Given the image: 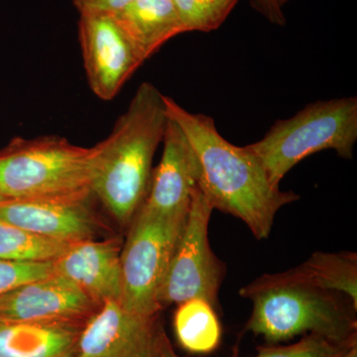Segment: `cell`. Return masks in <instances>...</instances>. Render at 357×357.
I'll return each mask as SVG.
<instances>
[{
	"label": "cell",
	"instance_id": "20",
	"mask_svg": "<svg viewBox=\"0 0 357 357\" xmlns=\"http://www.w3.org/2000/svg\"><path fill=\"white\" fill-rule=\"evenodd\" d=\"M356 344H340L316 335H307L297 344L263 347L255 357H342Z\"/></svg>",
	"mask_w": 357,
	"mask_h": 357
},
{
	"label": "cell",
	"instance_id": "15",
	"mask_svg": "<svg viewBox=\"0 0 357 357\" xmlns=\"http://www.w3.org/2000/svg\"><path fill=\"white\" fill-rule=\"evenodd\" d=\"M112 16L143 62L185 33L172 0H133Z\"/></svg>",
	"mask_w": 357,
	"mask_h": 357
},
{
	"label": "cell",
	"instance_id": "22",
	"mask_svg": "<svg viewBox=\"0 0 357 357\" xmlns=\"http://www.w3.org/2000/svg\"><path fill=\"white\" fill-rule=\"evenodd\" d=\"M133 0H73L81 15H112Z\"/></svg>",
	"mask_w": 357,
	"mask_h": 357
},
{
	"label": "cell",
	"instance_id": "4",
	"mask_svg": "<svg viewBox=\"0 0 357 357\" xmlns=\"http://www.w3.org/2000/svg\"><path fill=\"white\" fill-rule=\"evenodd\" d=\"M95 148L59 135L14 137L0 149V198H61L91 191Z\"/></svg>",
	"mask_w": 357,
	"mask_h": 357
},
{
	"label": "cell",
	"instance_id": "9",
	"mask_svg": "<svg viewBox=\"0 0 357 357\" xmlns=\"http://www.w3.org/2000/svg\"><path fill=\"white\" fill-rule=\"evenodd\" d=\"M79 39L89 89L114 100L144 62L112 15L79 16Z\"/></svg>",
	"mask_w": 357,
	"mask_h": 357
},
{
	"label": "cell",
	"instance_id": "26",
	"mask_svg": "<svg viewBox=\"0 0 357 357\" xmlns=\"http://www.w3.org/2000/svg\"><path fill=\"white\" fill-rule=\"evenodd\" d=\"M288 1H289V0H279V2H280V4L282 6H283L284 4H285L286 2H288Z\"/></svg>",
	"mask_w": 357,
	"mask_h": 357
},
{
	"label": "cell",
	"instance_id": "17",
	"mask_svg": "<svg viewBox=\"0 0 357 357\" xmlns=\"http://www.w3.org/2000/svg\"><path fill=\"white\" fill-rule=\"evenodd\" d=\"M174 328L178 344L192 354H208L220 344V321L215 307L206 301L192 299L178 305Z\"/></svg>",
	"mask_w": 357,
	"mask_h": 357
},
{
	"label": "cell",
	"instance_id": "13",
	"mask_svg": "<svg viewBox=\"0 0 357 357\" xmlns=\"http://www.w3.org/2000/svg\"><path fill=\"white\" fill-rule=\"evenodd\" d=\"M122 244L119 238L74 243L53 262V273L72 282L100 306L121 302Z\"/></svg>",
	"mask_w": 357,
	"mask_h": 357
},
{
	"label": "cell",
	"instance_id": "7",
	"mask_svg": "<svg viewBox=\"0 0 357 357\" xmlns=\"http://www.w3.org/2000/svg\"><path fill=\"white\" fill-rule=\"evenodd\" d=\"M213 208L199 185L158 294L160 306L202 299L217 307L225 264L211 250L208 225Z\"/></svg>",
	"mask_w": 357,
	"mask_h": 357
},
{
	"label": "cell",
	"instance_id": "1",
	"mask_svg": "<svg viewBox=\"0 0 357 357\" xmlns=\"http://www.w3.org/2000/svg\"><path fill=\"white\" fill-rule=\"evenodd\" d=\"M168 116L180 126L201 166L199 188L211 208L243 220L256 238H268L280 208L300 199L282 191L259 160L218 132L213 117L192 114L164 95Z\"/></svg>",
	"mask_w": 357,
	"mask_h": 357
},
{
	"label": "cell",
	"instance_id": "12",
	"mask_svg": "<svg viewBox=\"0 0 357 357\" xmlns=\"http://www.w3.org/2000/svg\"><path fill=\"white\" fill-rule=\"evenodd\" d=\"M100 307L72 282L53 273L0 296V321H88Z\"/></svg>",
	"mask_w": 357,
	"mask_h": 357
},
{
	"label": "cell",
	"instance_id": "18",
	"mask_svg": "<svg viewBox=\"0 0 357 357\" xmlns=\"http://www.w3.org/2000/svg\"><path fill=\"white\" fill-rule=\"evenodd\" d=\"M73 244L0 222V259L18 263L54 262Z\"/></svg>",
	"mask_w": 357,
	"mask_h": 357
},
{
	"label": "cell",
	"instance_id": "11",
	"mask_svg": "<svg viewBox=\"0 0 357 357\" xmlns=\"http://www.w3.org/2000/svg\"><path fill=\"white\" fill-rule=\"evenodd\" d=\"M163 143L161 161L152 172L141 208L160 217L185 218L199 185L201 166L182 129L170 117Z\"/></svg>",
	"mask_w": 357,
	"mask_h": 357
},
{
	"label": "cell",
	"instance_id": "6",
	"mask_svg": "<svg viewBox=\"0 0 357 357\" xmlns=\"http://www.w3.org/2000/svg\"><path fill=\"white\" fill-rule=\"evenodd\" d=\"M185 218H167L140 208L122 244L121 305L140 316H156L158 294Z\"/></svg>",
	"mask_w": 357,
	"mask_h": 357
},
{
	"label": "cell",
	"instance_id": "24",
	"mask_svg": "<svg viewBox=\"0 0 357 357\" xmlns=\"http://www.w3.org/2000/svg\"><path fill=\"white\" fill-rule=\"evenodd\" d=\"M342 357H357V345L352 347Z\"/></svg>",
	"mask_w": 357,
	"mask_h": 357
},
{
	"label": "cell",
	"instance_id": "27",
	"mask_svg": "<svg viewBox=\"0 0 357 357\" xmlns=\"http://www.w3.org/2000/svg\"><path fill=\"white\" fill-rule=\"evenodd\" d=\"M0 199H1V198H0Z\"/></svg>",
	"mask_w": 357,
	"mask_h": 357
},
{
	"label": "cell",
	"instance_id": "2",
	"mask_svg": "<svg viewBox=\"0 0 357 357\" xmlns=\"http://www.w3.org/2000/svg\"><path fill=\"white\" fill-rule=\"evenodd\" d=\"M168 121L163 93L144 82L109 135L93 146L91 191L121 227H129L144 203Z\"/></svg>",
	"mask_w": 357,
	"mask_h": 357
},
{
	"label": "cell",
	"instance_id": "21",
	"mask_svg": "<svg viewBox=\"0 0 357 357\" xmlns=\"http://www.w3.org/2000/svg\"><path fill=\"white\" fill-rule=\"evenodd\" d=\"M53 274V262L18 263L0 259V296L8 291Z\"/></svg>",
	"mask_w": 357,
	"mask_h": 357
},
{
	"label": "cell",
	"instance_id": "10",
	"mask_svg": "<svg viewBox=\"0 0 357 357\" xmlns=\"http://www.w3.org/2000/svg\"><path fill=\"white\" fill-rule=\"evenodd\" d=\"M93 191L61 198L0 199V222L66 243L95 238L100 220Z\"/></svg>",
	"mask_w": 357,
	"mask_h": 357
},
{
	"label": "cell",
	"instance_id": "8",
	"mask_svg": "<svg viewBox=\"0 0 357 357\" xmlns=\"http://www.w3.org/2000/svg\"><path fill=\"white\" fill-rule=\"evenodd\" d=\"M170 347L159 314L140 316L109 301L84 326L74 357H164Z\"/></svg>",
	"mask_w": 357,
	"mask_h": 357
},
{
	"label": "cell",
	"instance_id": "3",
	"mask_svg": "<svg viewBox=\"0 0 357 357\" xmlns=\"http://www.w3.org/2000/svg\"><path fill=\"white\" fill-rule=\"evenodd\" d=\"M239 295L253 302L248 330L270 344L301 335L357 344V305L344 293L293 280L283 272L256 279Z\"/></svg>",
	"mask_w": 357,
	"mask_h": 357
},
{
	"label": "cell",
	"instance_id": "16",
	"mask_svg": "<svg viewBox=\"0 0 357 357\" xmlns=\"http://www.w3.org/2000/svg\"><path fill=\"white\" fill-rule=\"evenodd\" d=\"M288 278L349 296L357 305L356 252H316L300 266L284 272Z\"/></svg>",
	"mask_w": 357,
	"mask_h": 357
},
{
	"label": "cell",
	"instance_id": "23",
	"mask_svg": "<svg viewBox=\"0 0 357 357\" xmlns=\"http://www.w3.org/2000/svg\"><path fill=\"white\" fill-rule=\"evenodd\" d=\"M250 4L271 24L285 26L286 17L279 0H250Z\"/></svg>",
	"mask_w": 357,
	"mask_h": 357
},
{
	"label": "cell",
	"instance_id": "25",
	"mask_svg": "<svg viewBox=\"0 0 357 357\" xmlns=\"http://www.w3.org/2000/svg\"><path fill=\"white\" fill-rule=\"evenodd\" d=\"M164 357H180L178 356L177 354L174 352L172 347H170V349H168V351H166L165 356Z\"/></svg>",
	"mask_w": 357,
	"mask_h": 357
},
{
	"label": "cell",
	"instance_id": "14",
	"mask_svg": "<svg viewBox=\"0 0 357 357\" xmlns=\"http://www.w3.org/2000/svg\"><path fill=\"white\" fill-rule=\"evenodd\" d=\"M86 323L0 321V357H74Z\"/></svg>",
	"mask_w": 357,
	"mask_h": 357
},
{
	"label": "cell",
	"instance_id": "19",
	"mask_svg": "<svg viewBox=\"0 0 357 357\" xmlns=\"http://www.w3.org/2000/svg\"><path fill=\"white\" fill-rule=\"evenodd\" d=\"M185 32H211L223 24L238 0H172Z\"/></svg>",
	"mask_w": 357,
	"mask_h": 357
},
{
	"label": "cell",
	"instance_id": "5",
	"mask_svg": "<svg viewBox=\"0 0 357 357\" xmlns=\"http://www.w3.org/2000/svg\"><path fill=\"white\" fill-rule=\"evenodd\" d=\"M357 140V98L312 102L294 116L275 122L261 140L246 148L264 167L275 187L310 155L335 150L352 159Z\"/></svg>",
	"mask_w": 357,
	"mask_h": 357
}]
</instances>
